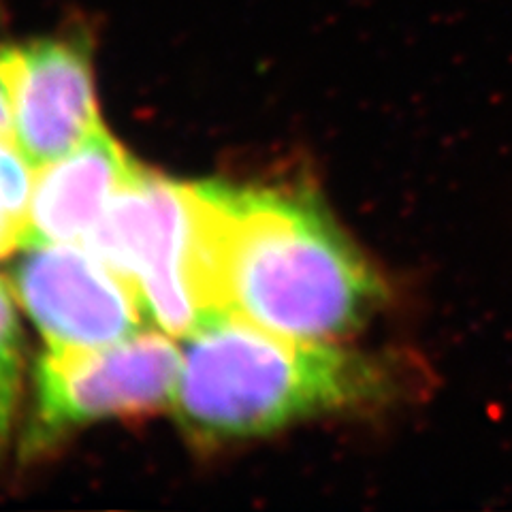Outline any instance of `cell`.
<instances>
[{"label":"cell","mask_w":512,"mask_h":512,"mask_svg":"<svg viewBox=\"0 0 512 512\" xmlns=\"http://www.w3.org/2000/svg\"><path fill=\"white\" fill-rule=\"evenodd\" d=\"M190 190L205 318L231 312L286 338L335 342L387 297L378 271L312 195L220 182Z\"/></svg>","instance_id":"6da1fadb"},{"label":"cell","mask_w":512,"mask_h":512,"mask_svg":"<svg viewBox=\"0 0 512 512\" xmlns=\"http://www.w3.org/2000/svg\"><path fill=\"white\" fill-rule=\"evenodd\" d=\"M22 335L7 284L0 280V455L5 453L22 391Z\"/></svg>","instance_id":"ba28073f"},{"label":"cell","mask_w":512,"mask_h":512,"mask_svg":"<svg viewBox=\"0 0 512 512\" xmlns=\"http://www.w3.org/2000/svg\"><path fill=\"white\" fill-rule=\"evenodd\" d=\"M22 227L0 210V259L20 246Z\"/></svg>","instance_id":"8fae6325"},{"label":"cell","mask_w":512,"mask_h":512,"mask_svg":"<svg viewBox=\"0 0 512 512\" xmlns=\"http://www.w3.org/2000/svg\"><path fill=\"white\" fill-rule=\"evenodd\" d=\"M137 167L99 124L69 154L39 167L20 244H84Z\"/></svg>","instance_id":"52a82bcc"},{"label":"cell","mask_w":512,"mask_h":512,"mask_svg":"<svg viewBox=\"0 0 512 512\" xmlns=\"http://www.w3.org/2000/svg\"><path fill=\"white\" fill-rule=\"evenodd\" d=\"M13 135L39 169L77 148L96 126L90 50L82 37H45L7 47Z\"/></svg>","instance_id":"8992f818"},{"label":"cell","mask_w":512,"mask_h":512,"mask_svg":"<svg viewBox=\"0 0 512 512\" xmlns=\"http://www.w3.org/2000/svg\"><path fill=\"white\" fill-rule=\"evenodd\" d=\"M180 372L182 352L156 331L99 348H47L35 370L24 457L50 451L69 431L94 421L173 406Z\"/></svg>","instance_id":"277c9868"},{"label":"cell","mask_w":512,"mask_h":512,"mask_svg":"<svg viewBox=\"0 0 512 512\" xmlns=\"http://www.w3.org/2000/svg\"><path fill=\"white\" fill-rule=\"evenodd\" d=\"M13 293L50 348H99L146 331L135 288L84 244H20Z\"/></svg>","instance_id":"5b68a950"},{"label":"cell","mask_w":512,"mask_h":512,"mask_svg":"<svg viewBox=\"0 0 512 512\" xmlns=\"http://www.w3.org/2000/svg\"><path fill=\"white\" fill-rule=\"evenodd\" d=\"M84 246L135 288L165 333L186 338L201 325L190 184L137 167L111 197Z\"/></svg>","instance_id":"3957f363"},{"label":"cell","mask_w":512,"mask_h":512,"mask_svg":"<svg viewBox=\"0 0 512 512\" xmlns=\"http://www.w3.org/2000/svg\"><path fill=\"white\" fill-rule=\"evenodd\" d=\"M32 186H35V167L30 165L13 135H0V210L18 222L22 231Z\"/></svg>","instance_id":"9c48e42d"},{"label":"cell","mask_w":512,"mask_h":512,"mask_svg":"<svg viewBox=\"0 0 512 512\" xmlns=\"http://www.w3.org/2000/svg\"><path fill=\"white\" fill-rule=\"evenodd\" d=\"M393 393V372L335 342H306L218 312L186 335L173 408L203 440L265 436Z\"/></svg>","instance_id":"7a4b0ae2"},{"label":"cell","mask_w":512,"mask_h":512,"mask_svg":"<svg viewBox=\"0 0 512 512\" xmlns=\"http://www.w3.org/2000/svg\"><path fill=\"white\" fill-rule=\"evenodd\" d=\"M7 47L9 45L0 43V135H13V105L7 73Z\"/></svg>","instance_id":"30bf717a"}]
</instances>
